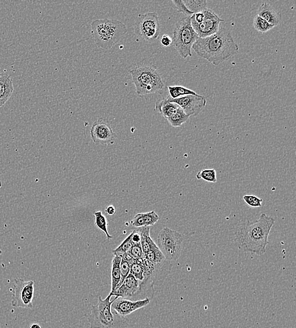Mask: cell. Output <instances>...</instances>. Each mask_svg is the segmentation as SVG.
I'll return each mask as SVG.
<instances>
[{
  "label": "cell",
  "mask_w": 296,
  "mask_h": 328,
  "mask_svg": "<svg viewBox=\"0 0 296 328\" xmlns=\"http://www.w3.org/2000/svg\"><path fill=\"white\" fill-rule=\"evenodd\" d=\"M197 180H203L206 182L215 183L218 182L216 180V173L215 170H204L196 175Z\"/></svg>",
  "instance_id": "obj_28"
},
{
  "label": "cell",
  "mask_w": 296,
  "mask_h": 328,
  "mask_svg": "<svg viewBox=\"0 0 296 328\" xmlns=\"http://www.w3.org/2000/svg\"><path fill=\"white\" fill-rule=\"evenodd\" d=\"M144 258L155 264H161L166 261L164 256L156 243H154L151 246L150 250L144 254Z\"/></svg>",
  "instance_id": "obj_20"
},
{
  "label": "cell",
  "mask_w": 296,
  "mask_h": 328,
  "mask_svg": "<svg viewBox=\"0 0 296 328\" xmlns=\"http://www.w3.org/2000/svg\"><path fill=\"white\" fill-rule=\"evenodd\" d=\"M127 253L130 255L134 259L144 258V254L141 245H134Z\"/></svg>",
  "instance_id": "obj_32"
},
{
  "label": "cell",
  "mask_w": 296,
  "mask_h": 328,
  "mask_svg": "<svg viewBox=\"0 0 296 328\" xmlns=\"http://www.w3.org/2000/svg\"><path fill=\"white\" fill-rule=\"evenodd\" d=\"M34 282L16 278L14 281L11 305L16 308H32Z\"/></svg>",
  "instance_id": "obj_9"
},
{
  "label": "cell",
  "mask_w": 296,
  "mask_h": 328,
  "mask_svg": "<svg viewBox=\"0 0 296 328\" xmlns=\"http://www.w3.org/2000/svg\"><path fill=\"white\" fill-rule=\"evenodd\" d=\"M182 2L192 14L198 13L206 8V0H184Z\"/></svg>",
  "instance_id": "obj_25"
},
{
  "label": "cell",
  "mask_w": 296,
  "mask_h": 328,
  "mask_svg": "<svg viewBox=\"0 0 296 328\" xmlns=\"http://www.w3.org/2000/svg\"><path fill=\"white\" fill-rule=\"evenodd\" d=\"M14 91L13 82L10 76L0 74V108L6 104L10 98Z\"/></svg>",
  "instance_id": "obj_16"
},
{
  "label": "cell",
  "mask_w": 296,
  "mask_h": 328,
  "mask_svg": "<svg viewBox=\"0 0 296 328\" xmlns=\"http://www.w3.org/2000/svg\"><path fill=\"white\" fill-rule=\"evenodd\" d=\"M258 16L274 26H278L282 19L280 12L267 3H264L259 7Z\"/></svg>",
  "instance_id": "obj_15"
},
{
  "label": "cell",
  "mask_w": 296,
  "mask_h": 328,
  "mask_svg": "<svg viewBox=\"0 0 296 328\" xmlns=\"http://www.w3.org/2000/svg\"><path fill=\"white\" fill-rule=\"evenodd\" d=\"M168 92H169V96L173 100L176 98L184 97V96L192 95H196V92L190 90V89L186 88H184L182 86H168Z\"/></svg>",
  "instance_id": "obj_22"
},
{
  "label": "cell",
  "mask_w": 296,
  "mask_h": 328,
  "mask_svg": "<svg viewBox=\"0 0 296 328\" xmlns=\"http://www.w3.org/2000/svg\"><path fill=\"white\" fill-rule=\"evenodd\" d=\"M133 243L132 241V234H130L125 240L122 241L121 244L118 247L116 248L115 250H112L113 255L121 256L128 252L131 249L133 246Z\"/></svg>",
  "instance_id": "obj_29"
},
{
  "label": "cell",
  "mask_w": 296,
  "mask_h": 328,
  "mask_svg": "<svg viewBox=\"0 0 296 328\" xmlns=\"http://www.w3.org/2000/svg\"><path fill=\"white\" fill-rule=\"evenodd\" d=\"M254 30L259 32L266 33L272 30L275 26L267 22L266 20L258 16H254Z\"/></svg>",
  "instance_id": "obj_27"
},
{
  "label": "cell",
  "mask_w": 296,
  "mask_h": 328,
  "mask_svg": "<svg viewBox=\"0 0 296 328\" xmlns=\"http://www.w3.org/2000/svg\"><path fill=\"white\" fill-rule=\"evenodd\" d=\"M158 220L160 217L158 214L155 212L152 211L148 213L136 214L131 221V224L134 228H144V226H153Z\"/></svg>",
  "instance_id": "obj_17"
},
{
  "label": "cell",
  "mask_w": 296,
  "mask_h": 328,
  "mask_svg": "<svg viewBox=\"0 0 296 328\" xmlns=\"http://www.w3.org/2000/svg\"><path fill=\"white\" fill-rule=\"evenodd\" d=\"M275 222L274 217L262 214L258 220L242 224L236 232L240 249L244 252L264 255L268 244L269 234Z\"/></svg>",
  "instance_id": "obj_1"
},
{
  "label": "cell",
  "mask_w": 296,
  "mask_h": 328,
  "mask_svg": "<svg viewBox=\"0 0 296 328\" xmlns=\"http://www.w3.org/2000/svg\"><path fill=\"white\" fill-rule=\"evenodd\" d=\"M160 43L163 47H170V45L172 44V38L170 36L164 35L161 38Z\"/></svg>",
  "instance_id": "obj_35"
},
{
  "label": "cell",
  "mask_w": 296,
  "mask_h": 328,
  "mask_svg": "<svg viewBox=\"0 0 296 328\" xmlns=\"http://www.w3.org/2000/svg\"><path fill=\"white\" fill-rule=\"evenodd\" d=\"M150 298L142 299L133 301L129 299L122 298L116 296L114 302H112V308L122 316L126 317L142 308L148 306L150 304Z\"/></svg>",
  "instance_id": "obj_14"
},
{
  "label": "cell",
  "mask_w": 296,
  "mask_h": 328,
  "mask_svg": "<svg viewBox=\"0 0 296 328\" xmlns=\"http://www.w3.org/2000/svg\"><path fill=\"white\" fill-rule=\"evenodd\" d=\"M243 200L251 208H260L262 206L263 200L259 198L258 197L254 196V195H244L243 196Z\"/></svg>",
  "instance_id": "obj_30"
},
{
  "label": "cell",
  "mask_w": 296,
  "mask_h": 328,
  "mask_svg": "<svg viewBox=\"0 0 296 328\" xmlns=\"http://www.w3.org/2000/svg\"><path fill=\"white\" fill-rule=\"evenodd\" d=\"M198 56L218 66L239 52V46L230 30L220 28L218 32L208 38H198L192 46Z\"/></svg>",
  "instance_id": "obj_2"
},
{
  "label": "cell",
  "mask_w": 296,
  "mask_h": 328,
  "mask_svg": "<svg viewBox=\"0 0 296 328\" xmlns=\"http://www.w3.org/2000/svg\"><path fill=\"white\" fill-rule=\"evenodd\" d=\"M112 298L110 294L104 299L100 296L97 304L91 306L90 314L86 316L90 328H127L128 326L129 320L112 310V304L116 296L113 300H112Z\"/></svg>",
  "instance_id": "obj_3"
},
{
  "label": "cell",
  "mask_w": 296,
  "mask_h": 328,
  "mask_svg": "<svg viewBox=\"0 0 296 328\" xmlns=\"http://www.w3.org/2000/svg\"><path fill=\"white\" fill-rule=\"evenodd\" d=\"M2 252H2V250L1 249H0V255L2 254Z\"/></svg>",
  "instance_id": "obj_39"
},
{
  "label": "cell",
  "mask_w": 296,
  "mask_h": 328,
  "mask_svg": "<svg viewBox=\"0 0 296 328\" xmlns=\"http://www.w3.org/2000/svg\"><path fill=\"white\" fill-rule=\"evenodd\" d=\"M121 257L120 256L114 255L112 260V290L110 293L114 292L118 286L121 280V270H120Z\"/></svg>",
  "instance_id": "obj_19"
},
{
  "label": "cell",
  "mask_w": 296,
  "mask_h": 328,
  "mask_svg": "<svg viewBox=\"0 0 296 328\" xmlns=\"http://www.w3.org/2000/svg\"><path fill=\"white\" fill-rule=\"evenodd\" d=\"M179 108L176 104L170 102L167 98L158 100L156 104V112H160L166 120L174 115Z\"/></svg>",
  "instance_id": "obj_18"
},
{
  "label": "cell",
  "mask_w": 296,
  "mask_h": 328,
  "mask_svg": "<svg viewBox=\"0 0 296 328\" xmlns=\"http://www.w3.org/2000/svg\"><path fill=\"white\" fill-rule=\"evenodd\" d=\"M184 238L182 234L168 228L162 229L158 237V247L167 261H176L181 256Z\"/></svg>",
  "instance_id": "obj_7"
},
{
  "label": "cell",
  "mask_w": 296,
  "mask_h": 328,
  "mask_svg": "<svg viewBox=\"0 0 296 328\" xmlns=\"http://www.w3.org/2000/svg\"><path fill=\"white\" fill-rule=\"evenodd\" d=\"M204 12L203 20L198 24L192 26L199 38H208L215 34L220 30V24L224 22L210 9L206 8Z\"/></svg>",
  "instance_id": "obj_11"
},
{
  "label": "cell",
  "mask_w": 296,
  "mask_h": 328,
  "mask_svg": "<svg viewBox=\"0 0 296 328\" xmlns=\"http://www.w3.org/2000/svg\"><path fill=\"white\" fill-rule=\"evenodd\" d=\"M142 259H134V262L132 264L130 265V272L134 278L138 280L140 282H142L144 280V268L142 265Z\"/></svg>",
  "instance_id": "obj_26"
},
{
  "label": "cell",
  "mask_w": 296,
  "mask_h": 328,
  "mask_svg": "<svg viewBox=\"0 0 296 328\" xmlns=\"http://www.w3.org/2000/svg\"><path fill=\"white\" fill-rule=\"evenodd\" d=\"M131 234L133 245H141V234L138 229L132 231Z\"/></svg>",
  "instance_id": "obj_34"
},
{
  "label": "cell",
  "mask_w": 296,
  "mask_h": 328,
  "mask_svg": "<svg viewBox=\"0 0 296 328\" xmlns=\"http://www.w3.org/2000/svg\"><path fill=\"white\" fill-rule=\"evenodd\" d=\"M2 187V182L1 180H0V189H1Z\"/></svg>",
  "instance_id": "obj_38"
},
{
  "label": "cell",
  "mask_w": 296,
  "mask_h": 328,
  "mask_svg": "<svg viewBox=\"0 0 296 328\" xmlns=\"http://www.w3.org/2000/svg\"><path fill=\"white\" fill-rule=\"evenodd\" d=\"M139 96L155 94L164 88L160 72L152 66H141L129 71Z\"/></svg>",
  "instance_id": "obj_5"
},
{
  "label": "cell",
  "mask_w": 296,
  "mask_h": 328,
  "mask_svg": "<svg viewBox=\"0 0 296 328\" xmlns=\"http://www.w3.org/2000/svg\"><path fill=\"white\" fill-rule=\"evenodd\" d=\"M172 2L173 4H174L176 8L180 12H182V13L184 14V15L189 16H191L192 15V12H190L186 8V6H184V2H182V0H177V1L173 0Z\"/></svg>",
  "instance_id": "obj_33"
},
{
  "label": "cell",
  "mask_w": 296,
  "mask_h": 328,
  "mask_svg": "<svg viewBox=\"0 0 296 328\" xmlns=\"http://www.w3.org/2000/svg\"><path fill=\"white\" fill-rule=\"evenodd\" d=\"M120 270H121V280H120L116 289L122 286L125 278L128 276L130 272V264H128V262H125L124 260H122V258L121 264H120Z\"/></svg>",
  "instance_id": "obj_31"
},
{
  "label": "cell",
  "mask_w": 296,
  "mask_h": 328,
  "mask_svg": "<svg viewBox=\"0 0 296 328\" xmlns=\"http://www.w3.org/2000/svg\"><path fill=\"white\" fill-rule=\"evenodd\" d=\"M140 284V282L130 274L122 286L114 292L110 294H112V296L129 299L133 301L142 300L141 298Z\"/></svg>",
  "instance_id": "obj_13"
},
{
  "label": "cell",
  "mask_w": 296,
  "mask_h": 328,
  "mask_svg": "<svg viewBox=\"0 0 296 328\" xmlns=\"http://www.w3.org/2000/svg\"><path fill=\"white\" fill-rule=\"evenodd\" d=\"M95 216V224L96 228L100 229L102 232L106 236L108 240H110L112 238V236L109 234L108 230V220L106 217L102 214L101 212H96L94 213Z\"/></svg>",
  "instance_id": "obj_23"
},
{
  "label": "cell",
  "mask_w": 296,
  "mask_h": 328,
  "mask_svg": "<svg viewBox=\"0 0 296 328\" xmlns=\"http://www.w3.org/2000/svg\"><path fill=\"white\" fill-rule=\"evenodd\" d=\"M166 98L170 102L176 104L189 117L199 114L206 104V98L198 94L184 96L176 100L170 98L169 96Z\"/></svg>",
  "instance_id": "obj_12"
},
{
  "label": "cell",
  "mask_w": 296,
  "mask_h": 328,
  "mask_svg": "<svg viewBox=\"0 0 296 328\" xmlns=\"http://www.w3.org/2000/svg\"><path fill=\"white\" fill-rule=\"evenodd\" d=\"M127 32L126 26L116 19H98L91 23V34L96 44L101 49H112Z\"/></svg>",
  "instance_id": "obj_4"
},
{
  "label": "cell",
  "mask_w": 296,
  "mask_h": 328,
  "mask_svg": "<svg viewBox=\"0 0 296 328\" xmlns=\"http://www.w3.org/2000/svg\"><path fill=\"white\" fill-rule=\"evenodd\" d=\"M90 134L91 139L96 144H112L117 138L109 120L104 118H98L93 123Z\"/></svg>",
  "instance_id": "obj_10"
},
{
  "label": "cell",
  "mask_w": 296,
  "mask_h": 328,
  "mask_svg": "<svg viewBox=\"0 0 296 328\" xmlns=\"http://www.w3.org/2000/svg\"><path fill=\"white\" fill-rule=\"evenodd\" d=\"M105 211L108 214H109V216H112V214H115L116 209L114 206L110 205V206H108L107 208H106Z\"/></svg>",
  "instance_id": "obj_36"
},
{
  "label": "cell",
  "mask_w": 296,
  "mask_h": 328,
  "mask_svg": "<svg viewBox=\"0 0 296 328\" xmlns=\"http://www.w3.org/2000/svg\"><path fill=\"white\" fill-rule=\"evenodd\" d=\"M189 118L188 116L185 114L184 110L180 107L177 112L172 117L168 118L167 120L172 127L176 128L180 127L184 123H186Z\"/></svg>",
  "instance_id": "obj_24"
},
{
  "label": "cell",
  "mask_w": 296,
  "mask_h": 328,
  "mask_svg": "<svg viewBox=\"0 0 296 328\" xmlns=\"http://www.w3.org/2000/svg\"><path fill=\"white\" fill-rule=\"evenodd\" d=\"M192 28L190 16L180 18L173 30L172 44L182 58L191 57L192 46L198 38Z\"/></svg>",
  "instance_id": "obj_6"
},
{
  "label": "cell",
  "mask_w": 296,
  "mask_h": 328,
  "mask_svg": "<svg viewBox=\"0 0 296 328\" xmlns=\"http://www.w3.org/2000/svg\"><path fill=\"white\" fill-rule=\"evenodd\" d=\"M138 230L141 234V246L142 248L144 254L148 252L150 250L151 246L154 244V240H152L150 236V228L149 226H144V228H138Z\"/></svg>",
  "instance_id": "obj_21"
},
{
  "label": "cell",
  "mask_w": 296,
  "mask_h": 328,
  "mask_svg": "<svg viewBox=\"0 0 296 328\" xmlns=\"http://www.w3.org/2000/svg\"><path fill=\"white\" fill-rule=\"evenodd\" d=\"M30 328H42V327H40L38 324L34 323V324H32L30 326Z\"/></svg>",
  "instance_id": "obj_37"
},
{
  "label": "cell",
  "mask_w": 296,
  "mask_h": 328,
  "mask_svg": "<svg viewBox=\"0 0 296 328\" xmlns=\"http://www.w3.org/2000/svg\"><path fill=\"white\" fill-rule=\"evenodd\" d=\"M134 33L144 42L152 43L160 36V19L156 12H146L140 14L134 24Z\"/></svg>",
  "instance_id": "obj_8"
}]
</instances>
